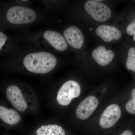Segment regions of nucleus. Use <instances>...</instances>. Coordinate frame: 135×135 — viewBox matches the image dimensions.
Here are the masks:
<instances>
[{"instance_id":"11","label":"nucleus","mask_w":135,"mask_h":135,"mask_svg":"<svg viewBox=\"0 0 135 135\" xmlns=\"http://www.w3.org/2000/svg\"><path fill=\"white\" fill-rule=\"evenodd\" d=\"M92 57L99 65L105 66L111 62L114 57V54L111 50H107L104 46H99L92 53Z\"/></svg>"},{"instance_id":"6","label":"nucleus","mask_w":135,"mask_h":135,"mask_svg":"<svg viewBox=\"0 0 135 135\" xmlns=\"http://www.w3.org/2000/svg\"><path fill=\"white\" fill-rule=\"evenodd\" d=\"M98 99L96 97L90 96L81 101L76 110L77 117L81 119L85 120L89 118L98 105Z\"/></svg>"},{"instance_id":"2","label":"nucleus","mask_w":135,"mask_h":135,"mask_svg":"<svg viewBox=\"0 0 135 135\" xmlns=\"http://www.w3.org/2000/svg\"><path fill=\"white\" fill-rule=\"evenodd\" d=\"M36 13L31 9L19 6L10 8L6 14L8 22L12 24L28 23L36 19Z\"/></svg>"},{"instance_id":"18","label":"nucleus","mask_w":135,"mask_h":135,"mask_svg":"<svg viewBox=\"0 0 135 135\" xmlns=\"http://www.w3.org/2000/svg\"><path fill=\"white\" fill-rule=\"evenodd\" d=\"M120 135H134L133 132L129 130H126L123 131Z\"/></svg>"},{"instance_id":"15","label":"nucleus","mask_w":135,"mask_h":135,"mask_svg":"<svg viewBox=\"0 0 135 135\" xmlns=\"http://www.w3.org/2000/svg\"><path fill=\"white\" fill-rule=\"evenodd\" d=\"M131 97L125 105L126 110L130 114L135 115V88L131 92Z\"/></svg>"},{"instance_id":"7","label":"nucleus","mask_w":135,"mask_h":135,"mask_svg":"<svg viewBox=\"0 0 135 135\" xmlns=\"http://www.w3.org/2000/svg\"><path fill=\"white\" fill-rule=\"evenodd\" d=\"M7 97L14 107L20 112H24L27 104L21 90L16 85L9 86L6 90Z\"/></svg>"},{"instance_id":"12","label":"nucleus","mask_w":135,"mask_h":135,"mask_svg":"<svg viewBox=\"0 0 135 135\" xmlns=\"http://www.w3.org/2000/svg\"><path fill=\"white\" fill-rule=\"evenodd\" d=\"M0 118L5 123L11 125L16 124L21 120V117L17 111L2 106H0Z\"/></svg>"},{"instance_id":"1","label":"nucleus","mask_w":135,"mask_h":135,"mask_svg":"<svg viewBox=\"0 0 135 135\" xmlns=\"http://www.w3.org/2000/svg\"><path fill=\"white\" fill-rule=\"evenodd\" d=\"M56 58L51 53L39 52L31 53L25 57L23 64L29 71L36 74H46L55 68Z\"/></svg>"},{"instance_id":"17","label":"nucleus","mask_w":135,"mask_h":135,"mask_svg":"<svg viewBox=\"0 0 135 135\" xmlns=\"http://www.w3.org/2000/svg\"><path fill=\"white\" fill-rule=\"evenodd\" d=\"M127 33L130 36H134L135 34V18L128 26L127 28Z\"/></svg>"},{"instance_id":"20","label":"nucleus","mask_w":135,"mask_h":135,"mask_svg":"<svg viewBox=\"0 0 135 135\" xmlns=\"http://www.w3.org/2000/svg\"><path fill=\"white\" fill-rule=\"evenodd\" d=\"M90 31H92V28H90Z\"/></svg>"},{"instance_id":"5","label":"nucleus","mask_w":135,"mask_h":135,"mask_svg":"<svg viewBox=\"0 0 135 135\" xmlns=\"http://www.w3.org/2000/svg\"><path fill=\"white\" fill-rule=\"evenodd\" d=\"M121 111L119 107L116 104L110 105L101 115L99 124L103 128H109L113 127L119 119Z\"/></svg>"},{"instance_id":"3","label":"nucleus","mask_w":135,"mask_h":135,"mask_svg":"<svg viewBox=\"0 0 135 135\" xmlns=\"http://www.w3.org/2000/svg\"><path fill=\"white\" fill-rule=\"evenodd\" d=\"M80 92V87L78 83L75 81H68L59 90L57 100L61 105L66 106L73 99L79 96Z\"/></svg>"},{"instance_id":"14","label":"nucleus","mask_w":135,"mask_h":135,"mask_svg":"<svg viewBox=\"0 0 135 135\" xmlns=\"http://www.w3.org/2000/svg\"><path fill=\"white\" fill-rule=\"evenodd\" d=\"M127 69L135 73V47H131L129 49L126 62Z\"/></svg>"},{"instance_id":"8","label":"nucleus","mask_w":135,"mask_h":135,"mask_svg":"<svg viewBox=\"0 0 135 135\" xmlns=\"http://www.w3.org/2000/svg\"><path fill=\"white\" fill-rule=\"evenodd\" d=\"M64 35L70 46L76 49L81 48L84 43V36L78 27L72 26L65 30Z\"/></svg>"},{"instance_id":"4","label":"nucleus","mask_w":135,"mask_h":135,"mask_svg":"<svg viewBox=\"0 0 135 135\" xmlns=\"http://www.w3.org/2000/svg\"><path fill=\"white\" fill-rule=\"evenodd\" d=\"M84 8L94 20L99 22H105L112 15L108 6L96 1H88L85 3Z\"/></svg>"},{"instance_id":"10","label":"nucleus","mask_w":135,"mask_h":135,"mask_svg":"<svg viewBox=\"0 0 135 135\" xmlns=\"http://www.w3.org/2000/svg\"><path fill=\"white\" fill-rule=\"evenodd\" d=\"M44 36L49 43L57 50L63 51L68 48V44L62 35L57 32L52 31H46Z\"/></svg>"},{"instance_id":"19","label":"nucleus","mask_w":135,"mask_h":135,"mask_svg":"<svg viewBox=\"0 0 135 135\" xmlns=\"http://www.w3.org/2000/svg\"><path fill=\"white\" fill-rule=\"evenodd\" d=\"M133 40L135 41V34L133 36Z\"/></svg>"},{"instance_id":"13","label":"nucleus","mask_w":135,"mask_h":135,"mask_svg":"<svg viewBox=\"0 0 135 135\" xmlns=\"http://www.w3.org/2000/svg\"><path fill=\"white\" fill-rule=\"evenodd\" d=\"M36 135H65L63 128L56 125L43 126L38 129Z\"/></svg>"},{"instance_id":"9","label":"nucleus","mask_w":135,"mask_h":135,"mask_svg":"<svg viewBox=\"0 0 135 135\" xmlns=\"http://www.w3.org/2000/svg\"><path fill=\"white\" fill-rule=\"evenodd\" d=\"M96 33L104 41L109 42L113 40H118L122 36L120 31L115 27L102 25L98 27Z\"/></svg>"},{"instance_id":"16","label":"nucleus","mask_w":135,"mask_h":135,"mask_svg":"<svg viewBox=\"0 0 135 135\" xmlns=\"http://www.w3.org/2000/svg\"><path fill=\"white\" fill-rule=\"evenodd\" d=\"M8 44V40L7 36L4 33L0 31V52L6 49Z\"/></svg>"}]
</instances>
